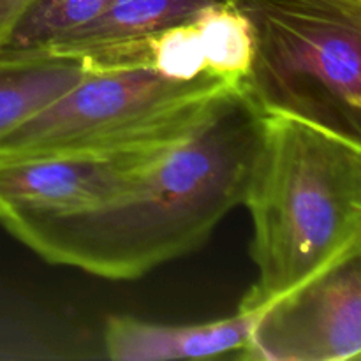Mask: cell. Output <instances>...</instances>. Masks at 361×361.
Masks as SVG:
<instances>
[{
  "label": "cell",
  "instance_id": "9",
  "mask_svg": "<svg viewBox=\"0 0 361 361\" xmlns=\"http://www.w3.org/2000/svg\"><path fill=\"white\" fill-rule=\"evenodd\" d=\"M76 59H0V137L85 78Z\"/></svg>",
  "mask_w": 361,
  "mask_h": 361
},
{
  "label": "cell",
  "instance_id": "11",
  "mask_svg": "<svg viewBox=\"0 0 361 361\" xmlns=\"http://www.w3.org/2000/svg\"><path fill=\"white\" fill-rule=\"evenodd\" d=\"M208 71L242 80L252 60V27L233 0H219L194 14Z\"/></svg>",
  "mask_w": 361,
  "mask_h": 361
},
{
  "label": "cell",
  "instance_id": "1",
  "mask_svg": "<svg viewBox=\"0 0 361 361\" xmlns=\"http://www.w3.org/2000/svg\"><path fill=\"white\" fill-rule=\"evenodd\" d=\"M263 111L236 83L95 210L14 233L49 264L134 281L200 249L245 194Z\"/></svg>",
  "mask_w": 361,
  "mask_h": 361
},
{
  "label": "cell",
  "instance_id": "8",
  "mask_svg": "<svg viewBox=\"0 0 361 361\" xmlns=\"http://www.w3.org/2000/svg\"><path fill=\"white\" fill-rule=\"evenodd\" d=\"M215 2L219 0H111L97 18L25 59H80L104 46L182 23Z\"/></svg>",
  "mask_w": 361,
  "mask_h": 361
},
{
  "label": "cell",
  "instance_id": "6",
  "mask_svg": "<svg viewBox=\"0 0 361 361\" xmlns=\"http://www.w3.org/2000/svg\"><path fill=\"white\" fill-rule=\"evenodd\" d=\"M176 141L111 155L0 157V226L14 235L30 226L95 210Z\"/></svg>",
  "mask_w": 361,
  "mask_h": 361
},
{
  "label": "cell",
  "instance_id": "7",
  "mask_svg": "<svg viewBox=\"0 0 361 361\" xmlns=\"http://www.w3.org/2000/svg\"><path fill=\"white\" fill-rule=\"evenodd\" d=\"M256 316L257 310L236 312L201 324H159L130 316H109L104 326L106 355L115 361H171L242 351Z\"/></svg>",
  "mask_w": 361,
  "mask_h": 361
},
{
  "label": "cell",
  "instance_id": "2",
  "mask_svg": "<svg viewBox=\"0 0 361 361\" xmlns=\"http://www.w3.org/2000/svg\"><path fill=\"white\" fill-rule=\"evenodd\" d=\"M242 204L256 281L238 312H252L361 250V143L263 113Z\"/></svg>",
  "mask_w": 361,
  "mask_h": 361
},
{
  "label": "cell",
  "instance_id": "3",
  "mask_svg": "<svg viewBox=\"0 0 361 361\" xmlns=\"http://www.w3.org/2000/svg\"><path fill=\"white\" fill-rule=\"evenodd\" d=\"M233 2L252 27L254 104L361 143V0Z\"/></svg>",
  "mask_w": 361,
  "mask_h": 361
},
{
  "label": "cell",
  "instance_id": "10",
  "mask_svg": "<svg viewBox=\"0 0 361 361\" xmlns=\"http://www.w3.org/2000/svg\"><path fill=\"white\" fill-rule=\"evenodd\" d=\"M111 0H32L0 42V59H25L97 18Z\"/></svg>",
  "mask_w": 361,
  "mask_h": 361
},
{
  "label": "cell",
  "instance_id": "12",
  "mask_svg": "<svg viewBox=\"0 0 361 361\" xmlns=\"http://www.w3.org/2000/svg\"><path fill=\"white\" fill-rule=\"evenodd\" d=\"M32 0H0V42Z\"/></svg>",
  "mask_w": 361,
  "mask_h": 361
},
{
  "label": "cell",
  "instance_id": "5",
  "mask_svg": "<svg viewBox=\"0 0 361 361\" xmlns=\"http://www.w3.org/2000/svg\"><path fill=\"white\" fill-rule=\"evenodd\" d=\"M261 361L361 356V250L341 257L257 310L242 351Z\"/></svg>",
  "mask_w": 361,
  "mask_h": 361
},
{
  "label": "cell",
  "instance_id": "4",
  "mask_svg": "<svg viewBox=\"0 0 361 361\" xmlns=\"http://www.w3.org/2000/svg\"><path fill=\"white\" fill-rule=\"evenodd\" d=\"M240 80H175L148 69L87 73L67 94L0 137V157L111 155L189 134Z\"/></svg>",
  "mask_w": 361,
  "mask_h": 361
}]
</instances>
